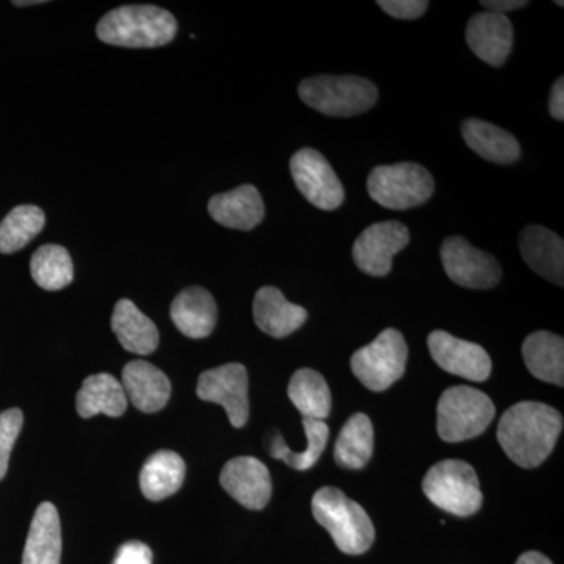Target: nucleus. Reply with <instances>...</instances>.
<instances>
[{"instance_id":"nucleus-1","label":"nucleus","mask_w":564,"mask_h":564,"mask_svg":"<svg viewBox=\"0 0 564 564\" xmlns=\"http://www.w3.org/2000/svg\"><path fill=\"white\" fill-rule=\"evenodd\" d=\"M562 430V414L554 408L521 402L500 419L497 440L511 462L524 469H533L552 454Z\"/></svg>"},{"instance_id":"nucleus-2","label":"nucleus","mask_w":564,"mask_h":564,"mask_svg":"<svg viewBox=\"0 0 564 564\" xmlns=\"http://www.w3.org/2000/svg\"><path fill=\"white\" fill-rule=\"evenodd\" d=\"M98 39L110 46L151 50L172 43L176 18L155 6H124L111 10L96 28Z\"/></svg>"},{"instance_id":"nucleus-3","label":"nucleus","mask_w":564,"mask_h":564,"mask_svg":"<svg viewBox=\"0 0 564 564\" xmlns=\"http://www.w3.org/2000/svg\"><path fill=\"white\" fill-rule=\"evenodd\" d=\"M313 513L344 554L361 555L372 547L375 529L369 514L340 489L333 486L318 489L313 497Z\"/></svg>"},{"instance_id":"nucleus-4","label":"nucleus","mask_w":564,"mask_h":564,"mask_svg":"<svg viewBox=\"0 0 564 564\" xmlns=\"http://www.w3.org/2000/svg\"><path fill=\"white\" fill-rule=\"evenodd\" d=\"M299 95L307 107L334 118H350L372 109L378 90L358 76H315L303 80Z\"/></svg>"},{"instance_id":"nucleus-5","label":"nucleus","mask_w":564,"mask_h":564,"mask_svg":"<svg viewBox=\"0 0 564 564\" xmlns=\"http://www.w3.org/2000/svg\"><path fill=\"white\" fill-rule=\"evenodd\" d=\"M496 415L492 400L469 386H455L437 403V433L445 443H463L486 432Z\"/></svg>"},{"instance_id":"nucleus-6","label":"nucleus","mask_w":564,"mask_h":564,"mask_svg":"<svg viewBox=\"0 0 564 564\" xmlns=\"http://www.w3.org/2000/svg\"><path fill=\"white\" fill-rule=\"evenodd\" d=\"M423 492L441 510L459 518L477 513L484 503L474 467L459 459L434 464L423 478Z\"/></svg>"},{"instance_id":"nucleus-7","label":"nucleus","mask_w":564,"mask_h":564,"mask_svg":"<svg viewBox=\"0 0 564 564\" xmlns=\"http://www.w3.org/2000/svg\"><path fill=\"white\" fill-rule=\"evenodd\" d=\"M370 198L386 209L406 210L429 202L434 181L429 170L417 163L375 166L367 181Z\"/></svg>"},{"instance_id":"nucleus-8","label":"nucleus","mask_w":564,"mask_h":564,"mask_svg":"<svg viewBox=\"0 0 564 564\" xmlns=\"http://www.w3.org/2000/svg\"><path fill=\"white\" fill-rule=\"evenodd\" d=\"M408 345L397 329H384L372 344L351 356V370L367 389L383 392L403 377Z\"/></svg>"},{"instance_id":"nucleus-9","label":"nucleus","mask_w":564,"mask_h":564,"mask_svg":"<svg viewBox=\"0 0 564 564\" xmlns=\"http://www.w3.org/2000/svg\"><path fill=\"white\" fill-rule=\"evenodd\" d=\"M291 173L296 188L317 209L336 210L344 203L343 182L321 152L311 148L295 152Z\"/></svg>"},{"instance_id":"nucleus-10","label":"nucleus","mask_w":564,"mask_h":564,"mask_svg":"<svg viewBox=\"0 0 564 564\" xmlns=\"http://www.w3.org/2000/svg\"><path fill=\"white\" fill-rule=\"evenodd\" d=\"M196 393L203 402L221 404L236 429L247 425L250 419V400L247 367L242 364H226L217 369L206 370L199 377Z\"/></svg>"},{"instance_id":"nucleus-11","label":"nucleus","mask_w":564,"mask_h":564,"mask_svg":"<svg viewBox=\"0 0 564 564\" xmlns=\"http://www.w3.org/2000/svg\"><path fill=\"white\" fill-rule=\"evenodd\" d=\"M441 259L445 273L466 289H492L502 280V269L489 252L477 250L463 237L444 240Z\"/></svg>"},{"instance_id":"nucleus-12","label":"nucleus","mask_w":564,"mask_h":564,"mask_svg":"<svg viewBox=\"0 0 564 564\" xmlns=\"http://www.w3.org/2000/svg\"><path fill=\"white\" fill-rule=\"evenodd\" d=\"M410 239L403 223H375L352 245V261L370 276H386L391 272L393 256L406 248Z\"/></svg>"},{"instance_id":"nucleus-13","label":"nucleus","mask_w":564,"mask_h":564,"mask_svg":"<svg viewBox=\"0 0 564 564\" xmlns=\"http://www.w3.org/2000/svg\"><path fill=\"white\" fill-rule=\"evenodd\" d=\"M429 350L441 369L456 377L484 383L491 375V358L480 345L467 343L445 332H433L429 336Z\"/></svg>"},{"instance_id":"nucleus-14","label":"nucleus","mask_w":564,"mask_h":564,"mask_svg":"<svg viewBox=\"0 0 564 564\" xmlns=\"http://www.w3.org/2000/svg\"><path fill=\"white\" fill-rule=\"evenodd\" d=\"M223 489L248 510H262L272 497V478L265 464L252 456H239L225 464Z\"/></svg>"},{"instance_id":"nucleus-15","label":"nucleus","mask_w":564,"mask_h":564,"mask_svg":"<svg viewBox=\"0 0 564 564\" xmlns=\"http://www.w3.org/2000/svg\"><path fill=\"white\" fill-rule=\"evenodd\" d=\"M466 40L481 62L499 68L513 50V24L502 14L484 11L470 18Z\"/></svg>"},{"instance_id":"nucleus-16","label":"nucleus","mask_w":564,"mask_h":564,"mask_svg":"<svg viewBox=\"0 0 564 564\" xmlns=\"http://www.w3.org/2000/svg\"><path fill=\"white\" fill-rule=\"evenodd\" d=\"M519 250L527 265L552 284L563 288L564 243L562 237L543 226H529L519 237Z\"/></svg>"},{"instance_id":"nucleus-17","label":"nucleus","mask_w":564,"mask_h":564,"mask_svg":"<svg viewBox=\"0 0 564 564\" xmlns=\"http://www.w3.org/2000/svg\"><path fill=\"white\" fill-rule=\"evenodd\" d=\"M207 209L218 225L239 231H251L265 215L261 193L250 184L212 196Z\"/></svg>"},{"instance_id":"nucleus-18","label":"nucleus","mask_w":564,"mask_h":564,"mask_svg":"<svg viewBox=\"0 0 564 564\" xmlns=\"http://www.w3.org/2000/svg\"><path fill=\"white\" fill-rule=\"evenodd\" d=\"M122 389L141 413H158L169 403L172 384L158 367L147 361H132L122 369Z\"/></svg>"},{"instance_id":"nucleus-19","label":"nucleus","mask_w":564,"mask_h":564,"mask_svg":"<svg viewBox=\"0 0 564 564\" xmlns=\"http://www.w3.org/2000/svg\"><path fill=\"white\" fill-rule=\"evenodd\" d=\"M252 314L259 329L276 339L291 336L307 321V311L288 302L280 289L272 285H265L256 293Z\"/></svg>"},{"instance_id":"nucleus-20","label":"nucleus","mask_w":564,"mask_h":564,"mask_svg":"<svg viewBox=\"0 0 564 564\" xmlns=\"http://www.w3.org/2000/svg\"><path fill=\"white\" fill-rule=\"evenodd\" d=\"M170 315L184 336L204 339L217 326V303L206 289L188 288L174 299Z\"/></svg>"},{"instance_id":"nucleus-21","label":"nucleus","mask_w":564,"mask_h":564,"mask_svg":"<svg viewBox=\"0 0 564 564\" xmlns=\"http://www.w3.org/2000/svg\"><path fill=\"white\" fill-rule=\"evenodd\" d=\"M62 525L57 508L41 503L33 516L22 564H61Z\"/></svg>"},{"instance_id":"nucleus-22","label":"nucleus","mask_w":564,"mask_h":564,"mask_svg":"<svg viewBox=\"0 0 564 564\" xmlns=\"http://www.w3.org/2000/svg\"><path fill=\"white\" fill-rule=\"evenodd\" d=\"M111 329L122 348L133 355L148 356L158 350V326L131 300L122 299L115 304Z\"/></svg>"},{"instance_id":"nucleus-23","label":"nucleus","mask_w":564,"mask_h":564,"mask_svg":"<svg viewBox=\"0 0 564 564\" xmlns=\"http://www.w3.org/2000/svg\"><path fill=\"white\" fill-rule=\"evenodd\" d=\"M76 406L82 419H91L98 414L120 417L128 410V397L113 375L96 373L82 384Z\"/></svg>"},{"instance_id":"nucleus-24","label":"nucleus","mask_w":564,"mask_h":564,"mask_svg":"<svg viewBox=\"0 0 564 564\" xmlns=\"http://www.w3.org/2000/svg\"><path fill=\"white\" fill-rule=\"evenodd\" d=\"M463 137L467 147L485 161L503 165L521 158V144L513 133L491 122L470 118L463 122Z\"/></svg>"},{"instance_id":"nucleus-25","label":"nucleus","mask_w":564,"mask_h":564,"mask_svg":"<svg viewBox=\"0 0 564 564\" xmlns=\"http://www.w3.org/2000/svg\"><path fill=\"white\" fill-rule=\"evenodd\" d=\"M522 356H524L527 369L534 378L563 388V337L549 332L530 334L524 340V345H522Z\"/></svg>"},{"instance_id":"nucleus-26","label":"nucleus","mask_w":564,"mask_h":564,"mask_svg":"<svg viewBox=\"0 0 564 564\" xmlns=\"http://www.w3.org/2000/svg\"><path fill=\"white\" fill-rule=\"evenodd\" d=\"M185 478V463L176 452L161 451L148 458L140 473V489L152 502L180 491Z\"/></svg>"},{"instance_id":"nucleus-27","label":"nucleus","mask_w":564,"mask_h":564,"mask_svg":"<svg viewBox=\"0 0 564 564\" xmlns=\"http://www.w3.org/2000/svg\"><path fill=\"white\" fill-rule=\"evenodd\" d=\"M373 455V425L366 414L351 415L340 430L334 459L343 469L359 470Z\"/></svg>"},{"instance_id":"nucleus-28","label":"nucleus","mask_w":564,"mask_h":564,"mask_svg":"<svg viewBox=\"0 0 564 564\" xmlns=\"http://www.w3.org/2000/svg\"><path fill=\"white\" fill-rule=\"evenodd\" d=\"M289 399L304 419L325 421L332 414V392L321 373L313 369H300L289 383Z\"/></svg>"},{"instance_id":"nucleus-29","label":"nucleus","mask_w":564,"mask_h":564,"mask_svg":"<svg viewBox=\"0 0 564 564\" xmlns=\"http://www.w3.org/2000/svg\"><path fill=\"white\" fill-rule=\"evenodd\" d=\"M31 273L33 281L44 291L55 292L68 288L74 280V263L69 251L62 245H44L33 252Z\"/></svg>"},{"instance_id":"nucleus-30","label":"nucleus","mask_w":564,"mask_h":564,"mask_svg":"<svg viewBox=\"0 0 564 564\" xmlns=\"http://www.w3.org/2000/svg\"><path fill=\"white\" fill-rule=\"evenodd\" d=\"M304 433H306V451L293 452L282 440L281 434L273 437L272 444L269 447V454L272 458L284 462L292 469L310 470L317 464L323 452H325L326 444H328L329 429L323 421H315V419L303 417Z\"/></svg>"},{"instance_id":"nucleus-31","label":"nucleus","mask_w":564,"mask_h":564,"mask_svg":"<svg viewBox=\"0 0 564 564\" xmlns=\"http://www.w3.org/2000/svg\"><path fill=\"white\" fill-rule=\"evenodd\" d=\"M46 225V215L32 204L14 207L0 221V252L13 254L32 242Z\"/></svg>"},{"instance_id":"nucleus-32","label":"nucleus","mask_w":564,"mask_h":564,"mask_svg":"<svg viewBox=\"0 0 564 564\" xmlns=\"http://www.w3.org/2000/svg\"><path fill=\"white\" fill-rule=\"evenodd\" d=\"M22 423H24V415L18 408L0 413V480L9 470L11 451L20 436Z\"/></svg>"},{"instance_id":"nucleus-33","label":"nucleus","mask_w":564,"mask_h":564,"mask_svg":"<svg viewBox=\"0 0 564 564\" xmlns=\"http://www.w3.org/2000/svg\"><path fill=\"white\" fill-rule=\"evenodd\" d=\"M377 3L397 20H417L430 7L426 0H378Z\"/></svg>"},{"instance_id":"nucleus-34","label":"nucleus","mask_w":564,"mask_h":564,"mask_svg":"<svg viewBox=\"0 0 564 564\" xmlns=\"http://www.w3.org/2000/svg\"><path fill=\"white\" fill-rule=\"evenodd\" d=\"M113 564H152V552L140 541H129L118 549Z\"/></svg>"},{"instance_id":"nucleus-35","label":"nucleus","mask_w":564,"mask_h":564,"mask_svg":"<svg viewBox=\"0 0 564 564\" xmlns=\"http://www.w3.org/2000/svg\"><path fill=\"white\" fill-rule=\"evenodd\" d=\"M481 6L485 7L486 11L507 17L510 11L525 9L529 2L527 0H484Z\"/></svg>"},{"instance_id":"nucleus-36","label":"nucleus","mask_w":564,"mask_h":564,"mask_svg":"<svg viewBox=\"0 0 564 564\" xmlns=\"http://www.w3.org/2000/svg\"><path fill=\"white\" fill-rule=\"evenodd\" d=\"M549 111L555 120H564V79L560 77L552 87L551 99H549Z\"/></svg>"},{"instance_id":"nucleus-37","label":"nucleus","mask_w":564,"mask_h":564,"mask_svg":"<svg viewBox=\"0 0 564 564\" xmlns=\"http://www.w3.org/2000/svg\"><path fill=\"white\" fill-rule=\"evenodd\" d=\"M516 564H554L547 556L540 554V552H525L524 555L519 556Z\"/></svg>"},{"instance_id":"nucleus-38","label":"nucleus","mask_w":564,"mask_h":564,"mask_svg":"<svg viewBox=\"0 0 564 564\" xmlns=\"http://www.w3.org/2000/svg\"><path fill=\"white\" fill-rule=\"evenodd\" d=\"M17 7H29V6H40V3H44L43 0H25V2H13Z\"/></svg>"}]
</instances>
